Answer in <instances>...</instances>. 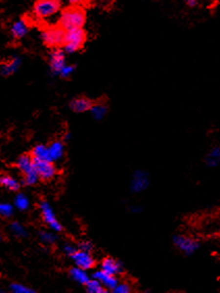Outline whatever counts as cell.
<instances>
[{
    "mask_svg": "<svg viewBox=\"0 0 220 293\" xmlns=\"http://www.w3.org/2000/svg\"><path fill=\"white\" fill-rule=\"evenodd\" d=\"M77 248L78 247L76 245H74L73 244H65L64 246H63V252L67 257H71L76 251H77Z\"/></svg>",
    "mask_w": 220,
    "mask_h": 293,
    "instance_id": "4dcf8cb0",
    "label": "cell"
},
{
    "mask_svg": "<svg viewBox=\"0 0 220 293\" xmlns=\"http://www.w3.org/2000/svg\"><path fill=\"white\" fill-rule=\"evenodd\" d=\"M33 166H35L39 178L42 180H51L57 173V170L52 161L33 159Z\"/></svg>",
    "mask_w": 220,
    "mask_h": 293,
    "instance_id": "30bf717a",
    "label": "cell"
},
{
    "mask_svg": "<svg viewBox=\"0 0 220 293\" xmlns=\"http://www.w3.org/2000/svg\"><path fill=\"white\" fill-rule=\"evenodd\" d=\"M17 165H18L19 170L24 176V183L26 185H35L40 180L35 170V166H33V159L31 156L23 155L18 159Z\"/></svg>",
    "mask_w": 220,
    "mask_h": 293,
    "instance_id": "5b68a950",
    "label": "cell"
},
{
    "mask_svg": "<svg viewBox=\"0 0 220 293\" xmlns=\"http://www.w3.org/2000/svg\"><path fill=\"white\" fill-rule=\"evenodd\" d=\"M70 277L74 282L78 283L79 285H83V286H86L90 281V275L88 274V270H84L76 266L72 267L70 269Z\"/></svg>",
    "mask_w": 220,
    "mask_h": 293,
    "instance_id": "9a60e30c",
    "label": "cell"
},
{
    "mask_svg": "<svg viewBox=\"0 0 220 293\" xmlns=\"http://www.w3.org/2000/svg\"><path fill=\"white\" fill-rule=\"evenodd\" d=\"M89 113L91 117L97 121H101L105 118V116L108 113V107L104 103H96V104H92Z\"/></svg>",
    "mask_w": 220,
    "mask_h": 293,
    "instance_id": "ffe728a7",
    "label": "cell"
},
{
    "mask_svg": "<svg viewBox=\"0 0 220 293\" xmlns=\"http://www.w3.org/2000/svg\"><path fill=\"white\" fill-rule=\"evenodd\" d=\"M87 41V32L83 28H75L66 31L64 51L72 54L79 51Z\"/></svg>",
    "mask_w": 220,
    "mask_h": 293,
    "instance_id": "7a4b0ae2",
    "label": "cell"
},
{
    "mask_svg": "<svg viewBox=\"0 0 220 293\" xmlns=\"http://www.w3.org/2000/svg\"><path fill=\"white\" fill-rule=\"evenodd\" d=\"M141 293H152L150 290H145V291H142Z\"/></svg>",
    "mask_w": 220,
    "mask_h": 293,
    "instance_id": "e575fe53",
    "label": "cell"
},
{
    "mask_svg": "<svg viewBox=\"0 0 220 293\" xmlns=\"http://www.w3.org/2000/svg\"><path fill=\"white\" fill-rule=\"evenodd\" d=\"M0 185L8 189V191H18L20 187L19 181L15 179L10 175H1L0 176Z\"/></svg>",
    "mask_w": 220,
    "mask_h": 293,
    "instance_id": "7402d4cb",
    "label": "cell"
},
{
    "mask_svg": "<svg viewBox=\"0 0 220 293\" xmlns=\"http://www.w3.org/2000/svg\"><path fill=\"white\" fill-rule=\"evenodd\" d=\"M40 211L42 219H43L44 222L49 227L50 230L55 232V233H59V232L63 231V225L61 221L58 220L53 207L50 205V203H48L47 201L41 202Z\"/></svg>",
    "mask_w": 220,
    "mask_h": 293,
    "instance_id": "8992f818",
    "label": "cell"
},
{
    "mask_svg": "<svg viewBox=\"0 0 220 293\" xmlns=\"http://www.w3.org/2000/svg\"><path fill=\"white\" fill-rule=\"evenodd\" d=\"M87 21V13L80 5L73 4L66 7L59 16V26L66 31L75 28H82Z\"/></svg>",
    "mask_w": 220,
    "mask_h": 293,
    "instance_id": "6da1fadb",
    "label": "cell"
},
{
    "mask_svg": "<svg viewBox=\"0 0 220 293\" xmlns=\"http://www.w3.org/2000/svg\"><path fill=\"white\" fill-rule=\"evenodd\" d=\"M151 177L147 171L137 169L133 171L130 179V191L133 194H141L150 187Z\"/></svg>",
    "mask_w": 220,
    "mask_h": 293,
    "instance_id": "52a82bcc",
    "label": "cell"
},
{
    "mask_svg": "<svg viewBox=\"0 0 220 293\" xmlns=\"http://www.w3.org/2000/svg\"><path fill=\"white\" fill-rule=\"evenodd\" d=\"M31 157H32V159H36V160L51 161V159H50V156H49L48 146H46L44 145L36 146L31 152Z\"/></svg>",
    "mask_w": 220,
    "mask_h": 293,
    "instance_id": "44dd1931",
    "label": "cell"
},
{
    "mask_svg": "<svg viewBox=\"0 0 220 293\" xmlns=\"http://www.w3.org/2000/svg\"><path fill=\"white\" fill-rule=\"evenodd\" d=\"M21 66V58L18 56L13 57L11 60H8L5 64L0 66V74L2 76H10L14 74Z\"/></svg>",
    "mask_w": 220,
    "mask_h": 293,
    "instance_id": "ac0fdd59",
    "label": "cell"
},
{
    "mask_svg": "<svg viewBox=\"0 0 220 293\" xmlns=\"http://www.w3.org/2000/svg\"><path fill=\"white\" fill-rule=\"evenodd\" d=\"M78 248L82 249V251H86V252H90L92 251V244L88 240H83L81 243L78 244Z\"/></svg>",
    "mask_w": 220,
    "mask_h": 293,
    "instance_id": "1f68e13d",
    "label": "cell"
},
{
    "mask_svg": "<svg viewBox=\"0 0 220 293\" xmlns=\"http://www.w3.org/2000/svg\"><path fill=\"white\" fill-rule=\"evenodd\" d=\"M42 243L46 245H53L57 241V235L53 231H42L39 234Z\"/></svg>",
    "mask_w": 220,
    "mask_h": 293,
    "instance_id": "cb8c5ba5",
    "label": "cell"
},
{
    "mask_svg": "<svg viewBox=\"0 0 220 293\" xmlns=\"http://www.w3.org/2000/svg\"><path fill=\"white\" fill-rule=\"evenodd\" d=\"M198 1H197V0H187L186 1V4H187L189 7H196L198 5Z\"/></svg>",
    "mask_w": 220,
    "mask_h": 293,
    "instance_id": "d6a6232c",
    "label": "cell"
},
{
    "mask_svg": "<svg viewBox=\"0 0 220 293\" xmlns=\"http://www.w3.org/2000/svg\"><path fill=\"white\" fill-rule=\"evenodd\" d=\"M74 70H75V67L72 66V65H66L64 67L63 70L61 71V73H59V75H61L63 78H69V77L74 73Z\"/></svg>",
    "mask_w": 220,
    "mask_h": 293,
    "instance_id": "f546056e",
    "label": "cell"
},
{
    "mask_svg": "<svg viewBox=\"0 0 220 293\" xmlns=\"http://www.w3.org/2000/svg\"><path fill=\"white\" fill-rule=\"evenodd\" d=\"M173 243L181 253L188 256L196 253L199 247V241L198 239L184 234L175 235Z\"/></svg>",
    "mask_w": 220,
    "mask_h": 293,
    "instance_id": "ba28073f",
    "label": "cell"
},
{
    "mask_svg": "<svg viewBox=\"0 0 220 293\" xmlns=\"http://www.w3.org/2000/svg\"><path fill=\"white\" fill-rule=\"evenodd\" d=\"M87 293H109L107 289H105L99 282L94 279H90V281L86 285Z\"/></svg>",
    "mask_w": 220,
    "mask_h": 293,
    "instance_id": "d4e9b609",
    "label": "cell"
},
{
    "mask_svg": "<svg viewBox=\"0 0 220 293\" xmlns=\"http://www.w3.org/2000/svg\"><path fill=\"white\" fill-rule=\"evenodd\" d=\"M206 165L209 168H217L220 166V146H215L211 149L206 156Z\"/></svg>",
    "mask_w": 220,
    "mask_h": 293,
    "instance_id": "d6986e66",
    "label": "cell"
},
{
    "mask_svg": "<svg viewBox=\"0 0 220 293\" xmlns=\"http://www.w3.org/2000/svg\"><path fill=\"white\" fill-rule=\"evenodd\" d=\"M49 63H50V69H51V71L54 74L59 75L64 67L66 65V52L64 51V49L62 48L53 49L49 55Z\"/></svg>",
    "mask_w": 220,
    "mask_h": 293,
    "instance_id": "8fae6325",
    "label": "cell"
},
{
    "mask_svg": "<svg viewBox=\"0 0 220 293\" xmlns=\"http://www.w3.org/2000/svg\"><path fill=\"white\" fill-rule=\"evenodd\" d=\"M65 38L66 30L61 26H50L42 32V40L48 47L52 49L62 48L65 44Z\"/></svg>",
    "mask_w": 220,
    "mask_h": 293,
    "instance_id": "277c9868",
    "label": "cell"
},
{
    "mask_svg": "<svg viewBox=\"0 0 220 293\" xmlns=\"http://www.w3.org/2000/svg\"><path fill=\"white\" fill-rule=\"evenodd\" d=\"M91 279H94L97 282H99L101 285H102L105 289H107L108 291H111L117 285L118 282H120L118 281L117 277H114V275H111V274H108L101 269L96 270L94 272V274L91 275Z\"/></svg>",
    "mask_w": 220,
    "mask_h": 293,
    "instance_id": "4fadbf2b",
    "label": "cell"
},
{
    "mask_svg": "<svg viewBox=\"0 0 220 293\" xmlns=\"http://www.w3.org/2000/svg\"><path fill=\"white\" fill-rule=\"evenodd\" d=\"M110 293H132V287L127 282H118L117 285L110 291Z\"/></svg>",
    "mask_w": 220,
    "mask_h": 293,
    "instance_id": "83f0119b",
    "label": "cell"
},
{
    "mask_svg": "<svg viewBox=\"0 0 220 293\" xmlns=\"http://www.w3.org/2000/svg\"><path fill=\"white\" fill-rule=\"evenodd\" d=\"M11 293H36V291L28 286L20 283H13L10 287Z\"/></svg>",
    "mask_w": 220,
    "mask_h": 293,
    "instance_id": "4316f807",
    "label": "cell"
},
{
    "mask_svg": "<svg viewBox=\"0 0 220 293\" xmlns=\"http://www.w3.org/2000/svg\"><path fill=\"white\" fill-rule=\"evenodd\" d=\"M10 230L12 232V234L18 238H23L27 236V232L25 230V228L21 225L18 221H14L11 223Z\"/></svg>",
    "mask_w": 220,
    "mask_h": 293,
    "instance_id": "484cf974",
    "label": "cell"
},
{
    "mask_svg": "<svg viewBox=\"0 0 220 293\" xmlns=\"http://www.w3.org/2000/svg\"><path fill=\"white\" fill-rule=\"evenodd\" d=\"M91 105V101L86 97H77L70 102L71 109L74 113L77 114H83L89 111Z\"/></svg>",
    "mask_w": 220,
    "mask_h": 293,
    "instance_id": "5bb4252c",
    "label": "cell"
},
{
    "mask_svg": "<svg viewBox=\"0 0 220 293\" xmlns=\"http://www.w3.org/2000/svg\"><path fill=\"white\" fill-rule=\"evenodd\" d=\"M61 2L56 0H41L33 6V15L40 20L49 19L61 11Z\"/></svg>",
    "mask_w": 220,
    "mask_h": 293,
    "instance_id": "3957f363",
    "label": "cell"
},
{
    "mask_svg": "<svg viewBox=\"0 0 220 293\" xmlns=\"http://www.w3.org/2000/svg\"><path fill=\"white\" fill-rule=\"evenodd\" d=\"M100 269L108 274L114 275V277H118V275H120L124 271V266H123L122 262L116 260L115 258L106 257L102 261H101Z\"/></svg>",
    "mask_w": 220,
    "mask_h": 293,
    "instance_id": "7c38bea8",
    "label": "cell"
},
{
    "mask_svg": "<svg viewBox=\"0 0 220 293\" xmlns=\"http://www.w3.org/2000/svg\"><path fill=\"white\" fill-rule=\"evenodd\" d=\"M0 243H1V233H0Z\"/></svg>",
    "mask_w": 220,
    "mask_h": 293,
    "instance_id": "8d00e7d4",
    "label": "cell"
},
{
    "mask_svg": "<svg viewBox=\"0 0 220 293\" xmlns=\"http://www.w3.org/2000/svg\"><path fill=\"white\" fill-rule=\"evenodd\" d=\"M29 205H30V201L27 195H25L23 194H19L16 195L14 200V206L17 209H19L20 211L27 210L29 208Z\"/></svg>",
    "mask_w": 220,
    "mask_h": 293,
    "instance_id": "603a6c76",
    "label": "cell"
},
{
    "mask_svg": "<svg viewBox=\"0 0 220 293\" xmlns=\"http://www.w3.org/2000/svg\"><path fill=\"white\" fill-rule=\"evenodd\" d=\"M131 211H132L133 213H139V212L142 211V208H141L140 206H136V205H135V206H132V207H131Z\"/></svg>",
    "mask_w": 220,
    "mask_h": 293,
    "instance_id": "836d02e7",
    "label": "cell"
},
{
    "mask_svg": "<svg viewBox=\"0 0 220 293\" xmlns=\"http://www.w3.org/2000/svg\"><path fill=\"white\" fill-rule=\"evenodd\" d=\"M14 213V206L10 203H0V215L3 218H11Z\"/></svg>",
    "mask_w": 220,
    "mask_h": 293,
    "instance_id": "f1b7e54d",
    "label": "cell"
},
{
    "mask_svg": "<svg viewBox=\"0 0 220 293\" xmlns=\"http://www.w3.org/2000/svg\"><path fill=\"white\" fill-rule=\"evenodd\" d=\"M49 156L52 162L61 160L65 155V146L64 143L61 141H55L48 146Z\"/></svg>",
    "mask_w": 220,
    "mask_h": 293,
    "instance_id": "e0dca14e",
    "label": "cell"
},
{
    "mask_svg": "<svg viewBox=\"0 0 220 293\" xmlns=\"http://www.w3.org/2000/svg\"><path fill=\"white\" fill-rule=\"evenodd\" d=\"M0 293H4V290L1 287H0Z\"/></svg>",
    "mask_w": 220,
    "mask_h": 293,
    "instance_id": "d590c367",
    "label": "cell"
},
{
    "mask_svg": "<svg viewBox=\"0 0 220 293\" xmlns=\"http://www.w3.org/2000/svg\"><path fill=\"white\" fill-rule=\"evenodd\" d=\"M29 29V25L26 20L20 19L13 23L11 27V33L15 39H22L26 36Z\"/></svg>",
    "mask_w": 220,
    "mask_h": 293,
    "instance_id": "2e32d148",
    "label": "cell"
},
{
    "mask_svg": "<svg viewBox=\"0 0 220 293\" xmlns=\"http://www.w3.org/2000/svg\"><path fill=\"white\" fill-rule=\"evenodd\" d=\"M70 258L76 267H79V269H82L84 270H89L94 269L96 264L94 255L90 252L82 251V249L79 248H77V251H76Z\"/></svg>",
    "mask_w": 220,
    "mask_h": 293,
    "instance_id": "9c48e42d",
    "label": "cell"
}]
</instances>
